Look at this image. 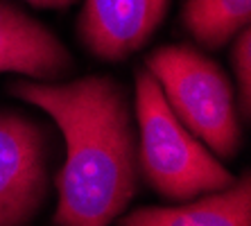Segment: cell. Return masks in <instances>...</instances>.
Returning <instances> with one entry per match:
<instances>
[{"label": "cell", "mask_w": 251, "mask_h": 226, "mask_svg": "<svg viewBox=\"0 0 251 226\" xmlns=\"http://www.w3.org/2000/svg\"><path fill=\"white\" fill-rule=\"evenodd\" d=\"M9 93L39 106L66 138L57 176V226H109L136 192V136L113 79L91 75L68 84L16 81Z\"/></svg>", "instance_id": "6da1fadb"}, {"label": "cell", "mask_w": 251, "mask_h": 226, "mask_svg": "<svg viewBox=\"0 0 251 226\" xmlns=\"http://www.w3.org/2000/svg\"><path fill=\"white\" fill-rule=\"evenodd\" d=\"M136 118L140 129V168L158 195L188 201L233 183L228 170L172 113L161 86L147 70L136 75Z\"/></svg>", "instance_id": "7a4b0ae2"}, {"label": "cell", "mask_w": 251, "mask_h": 226, "mask_svg": "<svg viewBox=\"0 0 251 226\" xmlns=\"http://www.w3.org/2000/svg\"><path fill=\"white\" fill-rule=\"evenodd\" d=\"M147 73L195 138L204 140L217 156H233L240 147L233 88L213 59L190 46H165L150 54Z\"/></svg>", "instance_id": "3957f363"}, {"label": "cell", "mask_w": 251, "mask_h": 226, "mask_svg": "<svg viewBox=\"0 0 251 226\" xmlns=\"http://www.w3.org/2000/svg\"><path fill=\"white\" fill-rule=\"evenodd\" d=\"M48 190L46 136L29 118L0 113V226H23Z\"/></svg>", "instance_id": "277c9868"}, {"label": "cell", "mask_w": 251, "mask_h": 226, "mask_svg": "<svg viewBox=\"0 0 251 226\" xmlns=\"http://www.w3.org/2000/svg\"><path fill=\"white\" fill-rule=\"evenodd\" d=\"M168 5L170 0H84L77 32L91 54L120 61L150 41Z\"/></svg>", "instance_id": "5b68a950"}, {"label": "cell", "mask_w": 251, "mask_h": 226, "mask_svg": "<svg viewBox=\"0 0 251 226\" xmlns=\"http://www.w3.org/2000/svg\"><path fill=\"white\" fill-rule=\"evenodd\" d=\"M73 66L57 36L16 7L0 2V73L52 79Z\"/></svg>", "instance_id": "8992f818"}, {"label": "cell", "mask_w": 251, "mask_h": 226, "mask_svg": "<svg viewBox=\"0 0 251 226\" xmlns=\"http://www.w3.org/2000/svg\"><path fill=\"white\" fill-rule=\"evenodd\" d=\"M120 226H251L249 174L240 183H231L181 208H138L127 213Z\"/></svg>", "instance_id": "52a82bcc"}, {"label": "cell", "mask_w": 251, "mask_h": 226, "mask_svg": "<svg viewBox=\"0 0 251 226\" xmlns=\"http://www.w3.org/2000/svg\"><path fill=\"white\" fill-rule=\"evenodd\" d=\"M249 18L251 0H186L183 7V25L206 48H222Z\"/></svg>", "instance_id": "ba28073f"}, {"label": "cell", "mask_w": 251, "mask_h": 226, "mask_svg": "<svg viewBox=\"0 0 251 226\" xmlns=\"http://www.w3.org/2000/svg\"><path fill=\"white\" fill-rule=\"evenodd\" d=\"M238 39L231 50V66H233V75L238 79V91H240V106L245 111V116H249L251 109V34L249 27L240 29Z\"/></svg>", "instance_id": "9c48e42d"}, {"label": "cell", "mask_w": 251, "mask_h": 226, "mask_svg": "<svg viewBox=\"0 0 251 226\" xmlns=\"http://www.w3.org/2000/svg\"><path fill=\"white\" fill-rule=\"evenodd\" d=\"M29 5L34 7H48V9H64V7H70L75 0H27Z\"/></svg>", "instance_id": "30bf717a"}]
</instances>
